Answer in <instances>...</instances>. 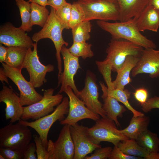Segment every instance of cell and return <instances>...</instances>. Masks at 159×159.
<instances>
[{"label": "cell", "instance_id": "obj_1", "mask_svg": "<svg viewBox=\"0 0 159 159\" xmlns=\"http://www.w3.org/2000/svg\"><path fill=\"white\" fill-rule=\"evenodd\" d=\"M97 23L101 29L110 33L113 39H125L144 48L156 47L155 43L141 33L133 19L113 23L98 20Z\"/></svg>", "mask_w": 159, "mask_h": 159}, {"label": "cell", "instance_id": "obj_2", "mask_svg": "<svg viewBox=\"0 0 159 159\" xmlns=\"http://www.w3.org/2000/svg\"><path fill=\"white\" fill-rule=\"evenodd\" d=\"M65 27L57 16L55 9L50 7L49 17L47 22L39 32L34 33L32 37L33 41L38 42L40 40L45 38L50 39L53 42L56 50V57L58 70V77L62 72V61L61 51L63 45L67 47L68 42L62 37V32Z\"/></svg>", "mask_w": 159, "mask_h": 159}, {"label": "cell", "instance_id": "obj_3", "mask_svg": "<svg viewBox=\"0 0 159 159\" xmlns=\"http://www.w3.org/2000/svg\"><path fill=\"white\" fill-rule=\"evenodd\" d=\"M144 48L125 39H112L106 49V58L102 61L111 68L112 71L117 72L128 56L140 57Z\"/></svg>", "mask_w": 159, "mask_h": 159}, {"label": "cell", "instance_id": "obj_4", "mask_svg": "<svg viewBox=\"0 0 159 159\" xmlns=\"http://www.w3.org/2000/svg\"><path fill=\"white\" fill-rule=\"evenodd\" d=\"M28 127L18 122L15 124L9 123L1 127L0 129V147L24 152L32 138Z\"/></svg>", "mask_w": 159, "mask_h": 159}, {"label": "cell", "instance_id": "obj_5", "mask_svg": "<svg viewBox=\"0 0 159 159\" xmlns=\"http://www.w3.org/2000/svg\"><path fill=\"white\" fill-rule=\"evenodd\" d=\"M69 101L68 97H64L61 102L51 114L33 121L29 122L21 119L18 122L35 130L41 138L44 146L47 149L48 136L50 129L56 121L59 120L60 122L65 118V115L68 114L69 112Z\"/></svg>", "mask_w": 159, "mask_h": 159}, {"label": "cell", "instance_id": "obj_6", "mask_svg": "<svg viewBox=\"0 0 159 159\" xmlns=\"http://www.w3.org/2000/svg\"><path fill=\"white\" fill-rule=\"evenodd\" d=\"M116 125L113 121L107 117L100 118L93 126L87 129L90 140L96 144L106 141L117 146L120 141L130 139L120 132Z\"/></svg>", "mask_w": 159, "mask_h": 159}, {"label": "cell", "instance_id": "obj_7", "mask_svg": "<svg viewBox=\"0 0 159 159\" xmlns=\"http://www.w3.org/2000/svg\"><path fill=\"white\" fill-rule=\"evenodd\" d=\"M54 89L52 88L44 90L42 98L39 101L30 105L23 107V111L21 117L23 120L29 119L35 120L52 112L54 107L62 102V94L54 95Z\"/></svg>", "mask_w": 159, "mask_h": 159}, {"label": "cell", "instance_id": "obj_8", "mask_svg": "<svg viewBox=\"0 0 159 159\" xmlns=\"http://www.w3.org/2000/svg\"><path fill=\"white\" fill-rule=\"evenodd\" d=\"M37 42L34 43L33 49H28L21 67L26 69L29 77V82L35 88H39L47 82L46 76L47 73L53 71L54 66L49 64L47 65L40 61L37 51Z\"/></svg>", "mask_w": 159, "mask_h": 159}, {"label": "cell", "instance_id": "obj_9", "mask_svg": "<svg viewBox=\"0 0 159 159\" xmlns=\"http://www.w3.org/2000/svg\"><path fill=\"white\" fill-rule=\"evenodd\" d=\"M4 73L17 86L19 91L21 105L29 106L42 99L43 96L39 93L29 81H27L21 73V69L2 63Z\"/></svg>", "mask_w": 159, "mask_h": 159}, {"label": "cell", "instance_id": "obj_10", "mask_svg": "<svg viewBox=\"0 0 159 159\" xmlns=\"http://www.w3.org/2000/svg\"><path fill=\"white\" fill-rule=\"evenodd\" d=\"M77 1L84 10L85 20L96 19L107 21L119 20V8L117 2L102 1L87 2L82 0Z\"/></svg>", "mask_w": 159, "mask_h": 159}, {"label": "cell", "instance_id": "obj_11", "mask_svg": "<svg viewBox=\"0 0 159 159\" xmlns=\"http://www.w3.org/2000/svg\"><path fill=\"white\" fill-rule=\"evenodd\" d=\"M64 92L69 98V110L67 117L60 122L61 124L70 126L84 119H90L95 121L100 118L99 115L92 112L86 107L70 87L68 86Z\"/></svg>", "mask_w": 159, "mask_h": 159}, {"label": "cell", "instance_id": "obj_12", "mask_svg": "<svg viewBox=\"0 0 159 159\" xmlns=\"http://www.w3.org/2000/svg\"><path fill=\"white\" fill-rule=\"evenodd\" d=\"M61 54L63 60L64 70L58 77L57 87L61 85L58 93L64 92L68 86L70 87L75 95L78 97L79 92L75 85L74 77L78 70L81 68L79 62V57L72 55L68 48L63 45L61 49Z\"/></svg>", "mask_w": 159, "mask_h": 159}, {"label": "cell", "instance_id": "obj_13", "mask_svg": "<svg viewBox=\"0 0 159 159\" xmlns=\"http://www.w3.org/2000/svg\"><path fill=\"white\" fill-rule=\"evenodd\" d=\"M70 126L64 125L56 141L48 140L47 149L48 159H74V149Z\"/></svg>", "mask_w": 159, "mask_h": 159}, {"label": "cell", "instance_id": "obj_14", "mask_svg": "<svg viewBox=\"0 0 159 159\" xmlns=\"http://www.w3.org/2000/svg\"><path fill=\"white\" fill-rule=\"evenodd\" d=\"M78 97L92 112L102 117H107L106 113L102 108V104L99 100L98 87L96 76L89 70L87 72L85 86L79 91Z\"/></svg>", "mask_w": 159, "mask_h": 159}, {"label": "cell", "instance_id": "obj_15", "mask_svg": "<svg viewBox=\"0 0 159 159\" xmlns=\"http://www.w3.org/2000/svg\"><path fill=\"white\" fill-rule=\"evenodd\" d=\"M88 128L77 123L70 126L74 149V159H84L96 149L101 147L100 144H96L90 141L87 133Z\"/></svg>", "mask_w": 159, "mask_h": 159}, {"label": "cell", "instance_id": "obj_16", "mask_svg": "<svg viewBox=\"0 0 159 159\" xmlns=\"http://www.w3.org/2000/svg\"><path fill=\"white\" fill-rule=\"evenodd\" d=\"M0 43L7 47H33L32 39L20 27H16L10 23L2 25L0 28Z\"/></svg>", "mask_w": 159, "mask_h": 159}, {"label": "cell", "instance_id": "obj_17", "mask_svg": "<svg viewBox=\"0 0 159 159\" xmlns=\"http://www.w3.org/2000/svg\"><path fill=\"white\" fill-rule=\"evenodd\" d=\"M135 77L142 73L149 74L150 77H159V50L144 48L139 61L131 72Z\"/></svg>", "mask_w": 159, "mask_h": 159}, {"label": "cell", "instance_id": "obj_18", "mask_svg": "<svg viewBox=\"0 0 159 159\" xmlns=\"http://www.w3.org/2000/svg\"><path fill=\"white\" fill-rule=\"evenodd\" d=\"M2 102L6 105V120H9V123H14L21 119L23 107L21 105L19 96L11 87L9 88L4 84L0 91V102Z\"/></svg>", "mask_w": 159, "mask_h": 159}, {"label": "cell", "instance_id": "obj_19", "mask_svg": "<svg viewBox=\"0 0 159 159\" xmlns=\"http://www.w3.org/2000/svg\"><path fill=\"white\" fill-rule=\"evenodd\" d=\"M120 11L119 21L135 20L148 5L150 0H117Z\"/></svg>", "mask_w": 159, "mask_h": 159}, {"label": "cell", "instance_id": "obj_20", "mask_svg": "<svg viewBox=\"0 0 159 159\" xmlns=\"http://www.w3.org/2000/svg\"><path fill=\"white\" fill-rule=\"evenodd\" d=\"M99 83L103 92L101 96L104 102L102 108L106 113L107 117L113 121L117 126H120L117 117L121 116L126 110V109L120 105L116 99L108 94L107 87L103 82L100 81Z\"/></svg>", "mask_w": 159, "mask_h": 159}, {"label": "cell", "instance_id": "obj_21", "mask_svg": "<svg viewBox=\"0 0 159 159\" xmlns=\"http://www.w3.org/2000/svg\"><path fill=\"white\" fill-rule=\"evenodd\" d=\"M135 21L140 32L148 30L157 32L159 27V9L148 5Z\"/></svg>", "mask_w": 159, "mask_h": 159}, {"label": "cell", "instance_id": "obj_22", "mask_svg": "<svg viewBox=\"0 0 159 159\" xmlns=\"http://www.w3.org/2000/svg\"><path fill=\"white\" fill-rule=\"evenodd\" d=\"M140 58L131 55L127 57L121 68L117 72L116 79L112 81V90H123L125 86L132 82L130 74Z\"/></svg>", "mask_w": 159, "mask_h": 159}, {"label": "cell", "instance_id": "obj_23", "mask_svg": "<svg viewBox=\"0 0 159 159\" xmlns=\"http://www.w3.org/2000/svg\"><path fill=\"white\" fill-rule=\"evenodd\" d=\"M117 146L127 155L146 159H159V153H149L139 145L135 140L128 139L121 141Z\"/></svg>", "mask_w": 159, "mask_h": 159}, {"label": "cell", "instance_id": "obj_24", "mask_svg": "<svg viewBox=\"0 0 159 159\" xmlns=\"http://www.w3.org/2000/svg\"><path fill=\"white\" fill-rule=\"evenodd\" d=\"M150 122L149 117L145 116L133 117L129 125L120 132L130 139L135 140L143 131L148 129Z\"/></svg>", "mask_w": 159, "mask_h": 159}, {"label": "cell", "instance_id": "obj_25", "mask_svg": "<svg viewBox=\"0 0 159 159\" xmlns=\"http://www.w3.org/2000/svg\"><path fill=\"white\" fill-rule=\"evenodd\" d=\"M7 48L6 57L4 63L11 67L22 69L28 49L21 47H7Z\"/></svg>", "mask_w": 159, "mask_h": 159}, {"label": "cell", "instance_id": "obj_26", "mask_svg": "<svg viewBox=\"0 0 159 159\" xmlns=\"http://www.w3.org/2000/svg\"><path fill=\"white\" fill-rule=\"evenodd\" d=\"M135 140L149 153H158L159 138L157 134L147 129L142 132Z\"/></svg>", "mask_w": 159, "mask_h": 159}, {"label": "cell", "instance_id": "obj_27", "mask_svg": "<svg viewBox=\"0 0 159 159\" xmlns=\"http://www.w3.org/2000/svg\"><path fill=\"white\" fill-rule=\"evenodd\" d=\"M31 4V26L38 25L43 27L48 19L49 12L46 6L33 2Z\"/></svg>", "mask_w": 159, "mask_h": 159}, {"label": "cell", "instance_id": "obj_28", "mask_svg": "<svg viewBox=\"0 0 159 159\" xmlns=\"http://www.w3.org/2000/svg\"><path fill=\"white\" fill-rule=\"evenodd\" d=\"M18 7L21 21L19 27L24 31L30 32L32 30L31 24V4L24 0H14Z\"/></svg>", "mask_w": 159, "mask_h": 159}, {"label": "cell", "instance_id": "obj_29", "mask_svg": "<svg viewBox=\"0 0 159 159\" xmlns=\"http://www.w3.org/2000/svg\"><path fill=\"white\" fill-rule=\"evenodd\" d=\"M92 25L89 20H84L72 29L73 42H86L90 38Z\"/></svg>", "mask_w": 159, "mask_h": 159}, {"label": "cell", "instance_id": "obj_30", "mask_svg": "<svg viewBox=\"0 0 159 159\" xmlns=\"http://www.w3.org/2000/svg\"><path fill=\"white\" fill-rule=\"evenodd\" d=\"M107 92L109 95L115 98L118 102L123 104L132 112L133 117H136L144 115L143 113L134 108L129 102L128 99L130 98L131 93L128 90L116 89L109 90L108 89Z\"/></svg>", "mask_w": 159, "mask_h": 159}, {"label": "cell", "instance_id": "obj_31", "mask_svg": "<svg viewBox=\"0 0 159 159\" xmlns=\"http://www.w3.org/2000/svg\"><path fill=\"white\" fill-rule=\"evenodd\" d=\"M92 45L86 42H73L68 48L70 53L74 56L81 57L83 59L91 58L94 56V54L91 49Z\"/></svg>", "mask_w": 159, "mask_h": 159}, {"label": "cell", "instance_id": "obj_32", "mask_svg": "<svg viewBox=\"0 0 159 159\" xmlns=\"http://www.w3.org/2000/svg\"><path fill=\"white\" fill-rule=\"evenodd\" d=\"M85 20V15L82 7L77 1L74 2L71 5L70 29H72Z\"/></svg>", "mask_w": 159, "mask_h": 159}, {"label": "cell", "instance_id": "obj_33", "mask_svg": "<svg viewBox=\"0 0 159 159\" xmlns=\"http://www.w3.org/2000/svg\"><path fill=\"white\" fill-rule=\"evenodd\" d=\"M72 4L67 3L55 9L56 14L65 27V29H69V22L71 16Z\"/></svg>", "mask_w": 159, "mask_h": 159}, {"label": "cell", "instance_id": "obj_34", "mask_svg": "<svg viewBox=\"0 0 159 159\" xmlns=\"http://www.w3.org/2000/svg\"><path fill=\"white\" fill-rule=\"evenodd\" d=\"M36 146L37 159H48L49 154L47 149L44 146L39 137L36 135L33 136Z\"/></svg>", "mask_w": 159, "mask_h": 159}, {"label": "cell", "instance_id": "obj_35", "mask_svg": "<svg viewBox=\"0 0 159 159\" xmlns=\"http://www.w3.org/2000/svg\"><path fill=\"white\" fill-rule=\"evenodd\" d=\"M112 148L110 147L99 148L96 149L93 153L87 156L84 159H106L108 158Z\"/></svg>", "mask_w": 159, "mask_h": 159}, {"label": "cell", "instance_id": "obj_36", "mask_svg": "<svg viewBox=\"0 0 159 159\" xmlns=\"http://www.w3.org/2000/svg\"><path fill=\"white\" fill-rule=\"evenodd\" d=\"M0 154L5 159H22L24 158V152L9 148L0 147Z\"/></svg>", "mask_w": 159, "mask_h": 159}, {"label": "cell", "instance_id": "obj_37", "mask_svg": "<svg viewBox=\"0 0 159 159\" xmlns=\"http://www.w3.org/2000/svg\"><path fill=\"white\" fill-rule=\"evenodd\" d=\"M108 159H141L143 158L125 154L121 151L117 146H114Z\"/></svg>", "mask_w": 159, "mask_h": 159}, {"label": "cell", "instance_id": "obj_38", "mask_svg": "<svg viewBox=\"0 0 159 159\" xmlns=\"http://www.w3.org/2000/svg\"><path fill=\"white\" fill-rule=\"evenodd\" d=\"M141 106L142 110L145 112H148L153 109H159V97L155 96L148 99Z\"/></svg>", "mask_w": 159, "mask_h": 159}, {"label": "cell", "instance_id": "obj_39", "mask_svg": "<svg viewBox=\"0 0 159 159\" xmlns=\"http://www.w3.org/2000/svg\"><path fill=\"white\" fill-rule=\"evenodd\" d=\"M133 94L136 100L141 105L145 104L148 100V92L147 90L144 88L136 89Z\"/></svg>", "mask_w": 159, "mask_h": 159}, {"label": "cell", "instance_id": "obj_40", "mask_svg": "<svg viewBox=\"0 0 159 159\" xmlns=\"http://www.w3.org/2000/svg\"><path fill=\"white\" fill-rule=\"evenodd\" d=\"M35 143H30L24 152V159H37Z\"/></svg>", "mask_w": 159, "mask_h": 159}, {"label": "cell", "instance_id": "obj_41", "mask_svg": "<svg viewBox=\"0 0 159 159\" xmlns=\"http://www.w3.org/2000/svg\"><path fill=\"white\" fill-rule=\"evenodd\" d=\"M66 0H48V5L56 9L67 3Z\"/></svg>", "mask_w": 159, "mask_h": 159}, {"label": "cell", "instance_id": "obj_42", "mask_svg": "<svg viewBox=\"0 0 159 159\" xmlns=\"http://www.w3.org/2000/svg\"><path fill=\"white\" fill-rule=\"evenodd\" d=\"M7 47L3 46L0 43V62L1 63L5 62L7 54Z\"/></svg>", "mask_w": 159, "mask_h": 159}, {"label": "cell", "instance_id": "obj_43", "mask_svg": "<svg viewBox=\"0 0 159 159\" xmlns=\"http://www.w3.org/2000/svg\"><path fill=\"white\" fill-rule=\"evenodd\" d=\"M8 77L5 74L3 67L0 68V80L3 83V82L5 81L7 84L9 85L8 80Z\"/></svg>", "mask_w": 159, "mask_h": 159}, {"label": "cell", "instance_id": "obj_44", "mask_svg": "<svg viewBox=\"0 0 159 159\" xmlns=\"http://www.w3.org/2000/svg\"><path fill=\"white\" fill-rule=\"evenodd\" d=\"M28 1L44 6L48 5V0H28Z\"/></svg>", "mask_w": 159, "mask_h": 159}, {"label": "cell", "instance_id": "obj_45", "mask_svg": "<svg viewBox=\"0 0 159 159\" xmlns=\"http://www.w3.org/2000/svg\"><path fill=\"white\" fill-rule=\"evenodd\" d=\"M148 5L159 9V0H150Z\"/></svg>", "mask_w": 159, "mask_h": 159}, {"label": "cell", "instance_id": "obj_46", "mask_svg": "<svg viewBox=\"0 0 159 159\" xmlns=\"http://www.w3.org/2000/svg\"><path fill=\"white\" fill-rule=\"evenodd\" d=\"M82 1L87 2H91L97 1H105L113 2H117V0H82Z\"/></svg>", "mask_w": 159, "mask_h": 159}, {"label": "cell", "instance_id": "obj_47", "mask_svg": "<svg viewBox=\"0 0 159 159\" xmlns=\"http://www.w3.org/2000/svg\"><path fill=\"white\" fill-rule=\"evenodd\" d=\"M0 159H5V158L2 155L0 154Z\"/></svg>", "mask_w": 159, "mask_h": 159}]
</instances>
